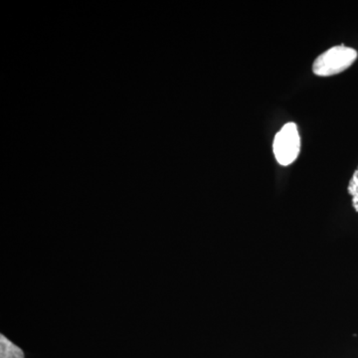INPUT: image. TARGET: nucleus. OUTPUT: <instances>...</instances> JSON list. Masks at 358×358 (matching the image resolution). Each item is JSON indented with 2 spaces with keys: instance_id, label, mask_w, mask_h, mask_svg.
Returning a JSON list of instances; mask_svg holds the SVG:
<instances>
[{
  "instance_id": "1",
  "label": "nucleus",
  "mask_w": 358,
  "mask_h": 358,
  "mask_svg": "<svg viewBox=\"0 0 358 358\" xmlns=\"http://www.w3.org/2000/svg\"><path fill=\"white\" fill-rule=\"evenodd\" d=\"M358 52L352 47L338 45L327 49L313 61V74L329 77L348 70L357 61Z\"/></svg>"
},
{
  "instance_id": "2",
  "label": "nucleus",
  "mask_w": 358,
  "mask_h": 358,
  "mask_svg": "<svg viewBox=\"0 0 358 358\" xmlns=\"http://www.w3.org/2000/svg\"><path fill=\"white\" fill-rule=\"evenodd\" d=\"M273 152L281 166H287L298 159L301 152V136L296 122H287L275 136Z\"/></svg>"
},
{
  "instance_id": "3",
  "label": "nucleus",
  "mask_w": 358,
  "mask_h": 358,
  "mask_svg": "<svg viewBox=\"0 0 358 358\" xmlns=\"http://www.w3.org/2000/svg\"><path fill=\"white\" fill-rule=\"evenodd\" d=\"M0 358H24V352L20 346L14 345L3 334L0 336Z\"/></svg>"
},
{
  "instance_id": "4",
  "label": "nucleus",
  "mask_w": 358,
  "mask_h": 358,
  "mask_svg": "<svg viewBox=\"0 0 358 358\" xmlns=\"http://www.w3.org/2000/svg\"><path fill=\"white\" fill-rule=\"evenodd\" d=\"M348 193L352 196V207L358 213V166L353 173L348 187Z\"/></svg>"
}]
</instances>
